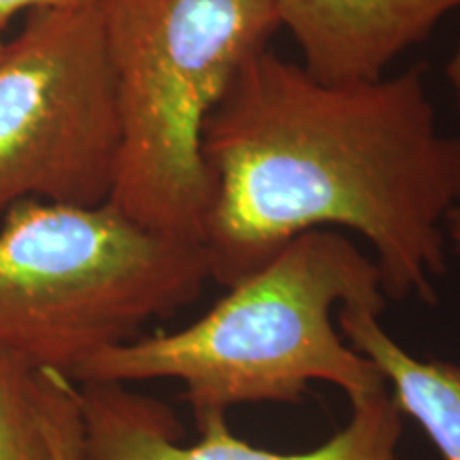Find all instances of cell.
I'll list each match as a JSON object with an SVG mask.
<instances>
[{"mask_svg":"<svg viewBox=\"0 0 460 460\" xmlns=\"http://www.w3.org/2000/svg\"><path fill=\"white\" fill-rule=\"evenodd\" d=\"M211 281L205 247L139 226L111 203L22 200L0 217V354L73 376Z\"/></svg>","mask_w":460,"mask_h":460,"instance_id":"4","label":"cell"},{"mask_svg":"<svg viewBox=\"0 0 460 460\" xmlns=\"http://www.w3.org/2000/svg\"><path fill=\"white\" fill-rule=\"evenodd\" d=\"M105 0H0V32L15 15L31 13V11H66V9H92L101 7Z\"/></svg>","mask_w":460,"mask_h":460,"instance_id":"10","label":"cell"},{"mask_svg":"<svg viewBox=\"0 0 460 460\" xmlns=\"http://www.w3.org/2000/svg\"><path fill=\"white\" fill-rule=\"evenodd\" d=\"M446 233H447V241H450V243L460 252V205L456 209H452L450 216H447Z\"/></svg>","mask_w":460,"mask_h":460,"instance_id":"12","label":"cell"},{"mask_svg":"<svg viewBox=\"0 0 460 460\" xmlns=\"http://www.w3.org/2000/svg\"><path fill=\"white\" fill-rule=\"evenodd\" d=\"M301 65L329 84L365 82L422 43L460 0H275Z\"/></svg>","mask_w":460,"mask_h":460,"instance_id":"7","label":"cell"},{"mask_svg":"<svg viewBox=\"0 0 460 460\" xmlns=\"http://www.w3.org/2000/svg\"><path fill=\"white\" fill-rule=\"evenodd\" d=\"M226 290L192 324L102 349L71 377L122 386L177 379L197 424L247 402H296L314 382L337 386L352 405L388 390L332 320L343 305L379 314L386 305L376 261L343 233L298 234Z\"/></svg>","mask_w":460,"mask_h":460,"instance_id":"2","label":"cell"},{"mask_svg":"<svg viewBox=\"0 0 460 460\" xmlns=\"http://www.w3.org/2000/svg\"><path fill=\"white\" fill-rule=\"evenodd\" d=\"M85 460H396L402 413L386 393L354 402L349 422L307 452H271L241 439L226 416L199 422L200 439L181 444V427L163 402L122 384H79Z\"/></svg>","mask_w":460,"mask_h":460,"instance_id":"6","label":"cell"},{"mask_svg":"<svg viewBox=\"0 0 460 460\" xmlns=\"http://www.w3.org/2000/svg\"><path fill=\"white\" fill-rule=\"evenodd\" d=\"M3 34H4V32H0V48H3V41H4V39H3Z\"/></svg>","mask_w":460,"mask_h":460,"instance_id":"13","label":"cell"},{"mask_svg":"<svg viewBox=\"0 0 460 460\" xmlns=\"http://www.w3.org/2000/svg\"><path fill=\"white\" fill-rule=\"evenodd\" d=\"M214 199L203 247L228 288L309 230L373 250L386 296L433 305L460 205V137L439 128L424 68L349 84L258 51L209 115Z\"/></svg>","mask_w":460,"mask_h":460,"instance_id":"1","label":"cell"},{"mask_svg":"<svg viewBox=\"0 0 460 460\" xmlns=\"http://www.w3.org/2000/svg\"><path fill=\"white\" fill-rule=\"evenodd\" d=\"M119 149L101 7L31 11L0 48V217L109 200Z\"/></svg>","mask_w":460,"mask_h":460,"instance_id":"5","label":"cell"},{"mask_svg":"<svg viewBox=\"0 0 460 460\" xmlns=\"http://www.w3.org/2000/svg\"><path fill=\"white\" fill-rule=\"evenodd\" d=\"M337 326L382 373L402 418H411L427 433L444 460H460V365L410 354L388 335L379 312L362 305L339 307Z\"/></svg>","mask_w":460,"mask_h":460,"instance_id":"8","label":"cell"},{"mask_svg":"<svg viewBox=\"0 0 460 460\" xmlns=\"http://www.w3.org/2000/svg\"><path fill=\"white\" fill-rule=\"evenodd\" d=\"M0 460H85L82 390L71 376L0 354Z\"/></svg>","mask_w":460,"mask_h":460,"instance_id":"9","label":"cell"},{"mask_svg":"<svg viewBox=\"0 0 460 460\" xmlns=\"http://www.w3.org/2000/svg\"><path fill=\"white\" fill-rule=\"evenodd\" d=\"M446 75H447V82H450L454 90V96H456V107L460 111V34H458L456 48H454V54L450 60H447Z\"/></svg>","mask_w":460,"mask_h":460,"instance_id":"11","label":"cell"},{"mask_svg":"<svg viewBox=\"0 0 460 460\" xmlns=\"http://www.w3.org/2000/svg\"><path fill=\"white\" fill-rule=\"evenodd\" d=\"M119 149L107 203L152 233L203 245L214 175L209 115L281 31L275 0H105Z\"/></svg>","mask_w":460,"mask_h":460,"instance_id":"3","label":"cell"}]
</instances>
